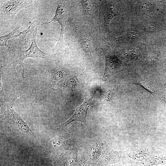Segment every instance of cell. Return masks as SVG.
I'll list each match as a JSON object with an SVG mask.
<instances>
[{"label":"cell","instance_id":"cell-1","mask_svg":"<svg viewBox=\"0 0 166 166\" xmlns=\"http://www.w3.org/2000/svg\"><path fill=\"white\" fill-rule=\"evenodd\" d=\"M37 33V28L32 33V35L30 36L31 44L29 48L26 50H23L22 48L18 50L16 53L13 65L14 71L16 73L15 67L18 64H20L23 68L22 77L23 79H25L24 76V68L23 65L24 61L28 58H46L48 54L42 51L38 46L36 36Z\"/></svg>","mask_w":166,"mask_h":166},{"label":"cell","instance_id":"cell-2","mask_svg":"<svg viewBox=\"0 0 166 166\" xmlns=\"http://www.w3.org/2000/svg\"><path fill=\"white\" fill-rule=\"evenodd\" d=\"M33 3L30 0H0V18L6 21L11 20L20 9Z\"/></svg>","mask_w":166,"mask_h":166},{"label":"cell","instance_id":"cell-3","mask_svg":"<svg viewBox=\"0 0 166 166\" xmlns=\"http://www.w3.org/2000/svg\"><path fill=\"white\" fill-rule=\"evenodd\" d=\"M67 15V9L63 2L58 4L55 12V14L52 20L49 22L42 24L50 23L52 22H57L61 26L60 35L58 42L54 47L53 51L60 50L65 48L64 36L65 27L66 25V19Z\"/></svg>","mask_w":166,"mask_h":166},{"label":"cell","instance_id":"cell-4","mask_svg":"<svg viewBox=\"0 0 166 166\" xmlns=\"http://www.w3.org/2000/svg\"><path fill=\"white\" fill-rule=\"evenodd\" d=\"M102 50L105 58V67L102 80L105 81L110 77L118 72L121 66V64L115 55L106 49H104Z\"/></svg>","mask_w":166,"mask_h":166},{"label":"cell","instance_id":"cell-5","mask_svg":"<svg viewBox=\"0 0 166 166\" xmlns=\"http://www.w3.org/2000/svg\"><path fill=\"white\" fill-rule=\"evenodd\" d=\"M93 96L86 97L83 103L77 108L73 114L67 121L61 124V127H66L71 122L76 121L85 123L88 109Z\"/></svg>","mask_w":166,"mask_h":166},{"label":"cell","instance_id":"cell-6","mask_svg":"<svg viewBox=\"0 0 166 166\" xmlns=\"http://www.w3.org/2000/svg\"><path fill=\"white\" fill-rule=\"evenodd\" d=\"M16 97H14L10 102L6 103L8 108L9 118L10 121L18 128L19 130L23 132L28 133L31 132L29 126L14 108L13 104L17 98Z\"/></svg>","mask_w":166,"mask_h":166},{"label":"cell","instance_id":"cell-7","mask_svg":"<svg viewBox=\"0 0 166 166\" xmlns=\"http://www.w3.org/2000/svg\"><path fill=\"white\" fill-rule=\"evenodd\" d=\"M31 26H30L26 30L24 31L20 32L19 34L17 35H15V34L16 32L18 30L20 27H16L13 31L10 32L9 33L2 36L0 37V46H6L11 49H12L10 47L7 45V41L12 38H15L20 36L21 35H24L25 36V42L26 44V35L28 33H31L32 30L30 28Z\"/></svg>","mask_w":166,"mask_h":166},{"label":"cell","instance_id":"cell-8","mask_svg":"<svg viewBox=\"0 0 166 166\" xmlns=\"http://www.w3.org/2000/svg\"><path fill=\"white\" fill-rule=\"evenodd\" d=\"M78 33L80 44L83 51L87 54H91L92 46L90 41L79 30H78Z\"/></svg>","mask_w":166,"mask_h":166},{"label":"cell","instance_id":"cell-9","mask_svg":"<svg viewBox=\"0 0 166 166\" xmlns=\"http://www.w3.org/2000/svg\"><path fill=\"white\" fill-rule=\"evenodd\" d=\"M81 3L85 15L91 23L93 22V11L92 6L88 1H82Z\"/></svg>","mask_w":166,"mask_h":166},{"label":"cell","instance_id":"cell-10","mask_svg":"<svg viewBox=\"0 0 166 166\" xmlns=\"http://www.w3.org/2000/svg\"><path fill=\"white\" fill-rule=\"evenodd\" d=\"M116 15V14L113 11V7L110 8L106 13L104 18V26L106 31H109L110 22L112 19Z\"/></svg>","mask_w":166,"mask_h":166},{"label":"cell","instance_id":"cell-11","mask_svg":"<svg viewBox=\"0 0 166 166\" xmlns=\"http://www.w3.org/2000/svg\"><path fill=\"white\" fill-rule=\"evenodd\" d=\"M133 83L140 85L150 92L153 95H155V93L154 89L149 83L147 82L144 81H140L135 82Z\"/></svg>","mask_w":166,"mask_h":166},{"label":"cell","instance_id":"cell-12","mask_svg":"<svg viewBox=\"0 0 166 166\" xmlns=\"http://www.w3.org/2000/svg\"><path fill=\"white\" fill-rule=\"evenodd\" d=\"M6 103L3 100L2 96H0L1 117H3L5 115Z\"/></svg>","mask_w":166,"mask_h":166},{"label":"cell","instance_id":"cell-13","mask_svg":"<svg viewBox=\"0 0 166 166\" xmlns=\"http://www.w3.org/2000/svg\"><path fill=\"white\" fill-rule=\"evenodd\" d=\"M155 29V26L152 24H149L146 27V29L147 31H149V32L154 31Z\"/></svg>","mask_w":166,"mask_h":166},{"label":"cell","instance_id":"cell-14","mask_svg":"<svg viewBox=\"0 0 166 166\" xmlns=\"http://www.w3.org/2000/svg\"><path fill=\"white\" fill-rule=\"evenodd\" d=\"M0 88H1L0 95H1V96H2V95H4V89H3V86L2 85V77H1H1H0Z\"/></svg>","mask_w":166,"mask_h":166},{"label":"cell","instance_id":"cell-15","mask_svg":"<svg viewBox=\"0 0 166 166\" xmlns=\"http://www.w3.org/2000/svg\"></svg>","mask_w":166,"mask_h":166}]
</instances>
